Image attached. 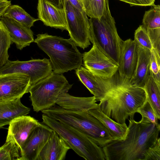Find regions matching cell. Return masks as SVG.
Listing matches in <instances>:
<instances>
[{
	"mask_svg": "<svg viewBox=\"0 0 160 160\" xmlns=\"http://www.w3.org/2000/svg\"><path fill=\"white\" fill-rule=\"evenodd\" d=\"M111 88L105 97L100 101L98 108L116 122L126 123L133 119L138 109L145 102L144 89L133 84L130 79L121 76L118 72L110 78Z\"/></svg>",
	"mask_w": 160,
	"mask_h": 160,
	"instance_id": "1",
	"label": "cell"
},
{
	"mask_svg": "<svg viewBox=\"0 0 160 160\" xmlns=\"http://www.w3.org/2000/svg\"><path fill=\"white\" fill-rule=\"evenodd\" d=\"M123 140H113L102 147L106 160H143L149 148L159 137L160 125L130 119Z\"/></svg>",
	"mask_w": 160,
	"mask_h": 160,
	"instance_id": "2",
	"label": "cell"
},
{
	"mask_svg": "<svg viewBox=\"0 0 160 160\" xmlns=\"http://www.w3.org/2000/svg\"><path fill=\"white\" fill-rule=\"evenodd\" d=\"M33 42L49 57L52 72L62 74L76 70L82 64V54L71 39L39 34Z\"/></svg>",
	"mask_w": 160,
	"mask_h": 160,
	"instance_id": "3",
	"label": "cell"
},
{
	"mask_svg": "<svg viewBox=\"0 0 160 160\" xmlns=\"http://www.w3.org/2000/svg\"><path fill=\"white\" fill-rule=\"evenodd\" d=\"M41 112L82 132L101 148L114 140L102 123L88 111L66 110L56 104Z\"/></svg>",
	"mask_w": 160,
	"mask_h": 160,
	"instance_id": "4",
	"label": "cell"
},
{
	"mask_svg": "<svg viewBox=\"0 0 160 160\" xmlns=\"http://www.w3.org/2000/svg\"><path fill=\"white\" fill-rule=\"evenodd\" d=\"M90 41L119 66L122 40L119 36L107 0L100 19L90 18Z\"/></svg>",
	"mask_w": 160,
	"mask_h": 160,
	"instance_id": "5",
	"label": "cell"
},
{
	"mask_svg": "<svg viewBox=\"0 0 160 160\" xmlns=\"http://www.w3.org/2000/svg\"><path fill=\"white\" fill-rule=\"evenodd\" d=\"M42 119L45 124L55 131L80 157L86 160H106L102 148L82 132L44 113Z\"/></svg>",
	"mask_w": 160,
	"mask_h": 160,
	"instance_id": "6",
	"label": "cell"
},
{
	"mask_svg": "<svg viewBox=\"0 0 160 160\" xmlns=\"http://www.w3.org/2000/svg\"><path fill=\"white\" fill-rule=\"evenodd\" d=\"M72 84H70L62 74L53 72L31 85L28 90L33 111L38 112L56 104L58 96L68 92Z\"/></svg>",
	"mask_w": 160,
	"mask_h": 160,
	"instance_id": "7",
	"label": "cell"
},
{
	"mask_svg": "<svg viewBox=\"0 0 160 160\" xmlns=\"http://www.w3.org/2000/svg\"><path fill=\"white\" fill-rule=\"evenodd\" d=\"M63 8L70 38L77 46L84 49L91 44L89 23L85 12L79 11L65 0Z\"/></svg>",
	"mask_w": 160,
	"mask_h": 160,
	"instance_id": "8",
	"label": "cell"
},
{
	"mask_svg": "<svg viewBox=\"0 0 160 160\" xmlns=\"http://www.w3.org/2000/svg\"><path fill=\"white\" fill-rule=\"evenodd\" d=\"M52 72L50 60L45 58L42 59L32 58L26 61L9 60L0 69V74L20 73L28 75L30 78L31 85Z\"/></svg>",
	"mask_w": 160,
	"mask_h": 160,
	"instance_id": "9",
	"label": "cell"
},
{
	"mask_svg": "<svg viewBox=\"0 0 160 160\" xmlns=\"http://www.w3.org/2000/svg\"><path fill=\"white\" fill-rule=\"evenodd\" d=\"M82 60L84 67L102 78H111L118 70V66L93 45L82 54Z\"/></svg>",
	"mask_w": 160,
	"mask_h": 160,
	"instance_id": "10",
	"label": "cell"
},
{
	"mask_svg": "<svg viewBox=\"0 0 160 160\" xmlns=\"http://www.w3.org/2000/svg\"><path fill=\"white\" fill-rule=\"evenodd\" d=\"M29 77L20 73L0 74V103L21 98L28 92Z\"/></svg>",
	"mask_w": 160,
	"mask_h": 160,
	"instance_id": "11",
	"label": "cell"
},
{
	"mask_svg": "<svg viewBox=\"0 0 160 160\" xmlns=\"http://www.w3.org/2000/svg\"><path fill=\"white\" fill-rule=\"evenodd\" d=\"M53 130L42 124L31 133L21 150L19 160H36L51 136Z\"/></svg>",
	"mask_w": 160,
	"mask_h": 160,
	"instance_id": "12",
	"label": "cell"
},
{
	"mask_svg": "<svg viewBox=\"0 0 160 160\" xmlns=\"http://www.w3.org/2000/svg\"><path fill=\"white\" fill-rule=\"evenodd\" d=\"M42 123L29 116H19L9 124L6 141H12L22 148L32 131Z\"/></svg>",
	"mask_w": 160,
	"mask_h": 160,
	"instance_id": "13",
	"label": "cell"
},
{
	"mask_svg": "<svg viewBox=\"0 0 160 160\" xmlns=\"http://www.w3.org/2000/svg\"><path fill=\"white\" fill-rule=\"evenodd\" d=\"M75 71L80 81L93 95L97 101H100L105 97L110 89V78L99 77L82 66Z\"/></svg>",
	"mask_w": 160,
	"mask_h": 160,
	"instance_id": "14",
	"label": "cell"
},
{
	"mask_svg": "<svg viewBox=\"0 0 160 160\" xmlns=\"http://www.w3.org/2000/svg\"><path fill=\"white\" fill-rule=\"evenodd\" d=\"M39 20L47 26L68 30L63 8H59L46 1L38 0L37 5Z\"/></svg>",
	"mask_w": 160,
	"mask_h": 160,
	"instance_id": "15",
	"label": "cell"
},
{
	"mask_svg": "<svg viewBox=\"0 0 160 160\" xmlns=\"http://www.w3.org/2000/svg\"><path fill=\"white\" fill-rule=\"evenodd\" d=\"M137 45L131 39L122 41L118 72L120 75L130 79L134 73L137 62Z\"/></svg>",
	"mask_w": 160,
	"mask_h": 160,
	"instance_id": "16",
	"label": "cell"
},
{
	"mask_svg": "<svg viewBox=\"0 0 160 160\" xmlns=\"http://www.w3.org/2000/svg\"><path fill=\"white\" fill-rule=\"evenodd\" d=\"M7 28L17 49L22 50L29 46L34 41L33 33L30 28L24 26L15 21L2 17L0 19Z\"/></svg>",
	"mask_w": 160,
	"mask_h": 160,
	"instance_id": "17",
	"label": "cell"
},
{
	"mask_svg": "<svg viewBox=\"0 0 160 160\" xmlns=\"http://www.w3.org/2000/svg\"><path fill=\"white\" fill-rule=\"evenodd\" d=\"M70 148L53 130L36 160H64Z\"/></svg>",
	"mask_w": 160,
	"mask_h": 160,
	"instance_id": "18",
	"label": "cell"
},
{
	"mask_svg": "<svg viewBox=\"0 0 160 160\" xmlns=\"http://www.w3.org/2000/svg\"><path fill=\"white\" fill-rule=\"evenodd\" d=\"M142 26L148 34L153 48L160 52V6L155 4L146 11Z\"/></svg>",
	"mask_w": 160,
	"mask_h": 160,
	"instance_id": "19",
	"label": "cell"
},
{
	"mask_svg": "<svg viewBox=\"0 0 160 160\" xmlns=\"http://www.w3.org/2000/svg\"><path fill=\"white\" fill-rule=\"evenodd\" d=\"M137 45L138 60L134 73L130 81L134 85L143 88L150 76L151 50Z\"/></svg>",
	"mask_w": 160,
	"mask_h": 160,
	"instance_id": "20",
	"label": "cell"
},
{
	"mask_svg": "<svg viewBox=\"0 0 160 160\" xmlns=\"http://www.w3.org/2000/svg\"><path fill=\"white\" fill-rule=\"evenodd\" d=\"M93 96L79 97L63 93L58 96L56 104L65 110L75 111H87L98 108V104Z\"/></svg>",
	"mask_w": 160,
	"mask_h": 160,
	"instance_id": "21",
	"label": "cell"
},
{
	"mask_svg": "<svg viewBox=\"0 0 160 160\" xmlns=\"http://www.w3.org/2000/svg\"><path fill=\"white\" fill-rule=\"evenodd\" d=\"M30 111L29 108L22 103L20 98L0 103V129L15 118L27 115Z\"/></svg>",
	"mask_w": 160,
	"mask_h": 160,
	"instance_id": "22",
	"label": "cell"
},
{
	"mask_svg": "<svg viewBox=\"0 0 160 160\" xmlns=\"http://www.w3.org/2000/svg\"><path fill=\"white\" fill-rule=\"evenodd\" d=\"M88 112L102 123L114 140H123L125 138L128 131V126L126 123L116 122L103 113L98 108Z\"/></svg>",
	"mask_w": 160,
	"mask_h": 160,
	"instance_id": "23",
	"label": "cell"
},
{
	"mask_svg": "<svg viewBox=\"0 0 160 160\" xmlns=\"http://www.w3.org/2000/svg\"><path fill=\"white\" fill-rule=\"evenodd\" d=\"M2 17L12 19L29 28L33 26L34 23L39 20L32 17L21 7L17 5H11Z\"/></svg>",
	"mask_w": 160,
	"mask_h": 160,
	"instance_id": "24",
	"label": "cell"
},
{
	"mask_svg": "<svg viewBox=\"0 0 160 160\" xmlns=\"http://www.w3.org/2000/svg\"><path fill=\"white\" fill-rule=\"evenodd\" d=\"M143 89L147 99L152 106L158 120L160 118V84H158L150 75Z\"/></svg>",
	"mask_w": 160,
	"mask_h": 160,
	"instance_id": "25",
	"label": "cell"
},
{
	"mask_svg": "<svg viewBox=\"0 0 160 160\" xmlns=\"http://www.w3.org/2000/svg\"><path fill=\"white\" fill-rule=\"evenodd\" d=\"M12 42L7 28L0 20V69L9 60L8 50Z\"/></svg>",
	"mask_w": 160,
	"mask_h": 160,
	"instance_id": "26",
	"label": "cell"
},
{
	"mask_svg": "<svg viewBox=\"0 0 160 160\" xmlns=\"http://www.w3.org/2000/svg\"><path fill=\"white\" fill-rule=\"evenodd\" d=\"M107 0H82L84 11L90 18L100 19L105 9Z\"/></svg>",
	"mask_w": 160,
	"mask_h": 160,
	"instance_id": "27",
	"label": "cell"
},
{
	"mask_svg": "<svg viewBox=\"0 0 160 160\" xmlns=\"http://www.w3.org/2000/svg\"><path fill=\"white\" fill-rule=\"evenodd\" d=\"M21 156L20 148L12 141H6L0 147V160H19Z\"/></svg>",
	"mask_w": 160,
	"mask_h": 160,
	"instance_id": "28",
	"label": "cell"
},
{
	"mask_svg": "<svg viewBox=\"0 0 160 160\" xmlns=\"http://www.w3.org/2000/svg\"><path fill=\"white\" fill-rule=\"evenodd\" d=\"M150 69V75L160 84V52L153 48L151 50Z\"/></svg>",
	"mask_w": 160,
	"mask_h": 160,
	"instance_id": "29",
	"label": "cell"
},
{
	"mask_svg": "<svg viewBox=\"0 0 160 160\" xmlns=\"http://www.w3.org/2000/svg\"><path fill=\"white\" fill-rule=\"evenodd\" d=\"M137 112L141 115V119L143 120L152 122L157 125L160 124L154 110L147 99L144 103L138 109Z\"/></svg>",
	"mask_w": 160,
	"mask_h": 160,
	"instance_id": "30",
	"label": "cell"
},
{
	"mask_svg": "<svg viewBox=\"0 0 160 160\" xmlns=\"http://www.w3.org/2000/svg\"><path fill=\"white\" fill-rule=\"evenodd\" d=\"M134 41L140 46L151 50L153 48L151 40L142 25H140L135 30Z\"/></svg>",
	"mask_w": 160,
	"mask_h": 160,
	"instance_id": "31",
	"label": "cell"
},
{
	"mask_svg": "<svg viewBox=\"0 0 160 160\" xmlns=\"http://www.w3.org/2000/svg\"><path fill=\"white\" fill-rule=\"evenodd\" d=\"M143 160H160V138L158 137L155 144L147 151Z\"/></svg>",
	"mask_w": 160,
	"mask_h": 160,
	"instance_id": "32",
	"label": "cell"
},
{
	"mask_svg": "<svg viewBox=\"0 0 160 160\" xmlns=\"http://www.w3.org/2000/svg\"><path fill=\"white\" fill-rule=\"evenodd\" d=\"M128 3L131 6H152L154 5L155 0H118Z\"/></svg>",
	"mask_w": 160,
	"mask_h": 160,
	"instance_id": "33",
	"label": "cell"
},
{
	"mask_svg": "<svg viewBox=\"0 0 160 160\" xmlns=\"http://www.w3.org/2000/svg\"><path fill=\"white\" fill-rule=\"evenodd\" d=\"M69 2L73 7L79 11L85 12L84 9L82 0H65Z\"/></svg>",
	"mask_w": 160,
	"mask_h": 160,
	"instance_id": "34",
	"label": "cell"
},
{
	"mask_svg": "<svg viewBox=\"0 0 160 160\" xmlns=\"http://www.w3.org/2000/svg\"><path fill=\"white\" fill-rule=\"evenodd\" d=\"M11 4V1L0 4V19L2 17L8 7Z\"/></svg>",
	"mask_w": 160,
	"mask_h": 160,
	"instance_id": "35",
	"label": "cell"
},
{
	"mask_svg": "<svg viewBox=\"0 0 160 160\" xmlns=\"http://www.w3.org/2000/svg\"><path fill=\"white\" fill-rule=\"evenodd\" d=\"M52 4L59 8H63V0H43Z\"/></svg>",
	"mask_w": 160,
	"mask_h": 160,
	"instance_id": "36",
	"label": "cell"
},
{
	"mask_svg": "<svg viewBox=\"0 0 160 160\" xmlns=\"http://www.w3.org/2000/svg\"><path fill=\"white\" fill-rule=\"evenodd\" d=\"M7 1V0H0V4L4 2H6Z\"/></svg>",
	"mask_w": 160,
	"mask_h": 160,
	"instance_id": "37",
	"label": "cell"
}]
</instances>
